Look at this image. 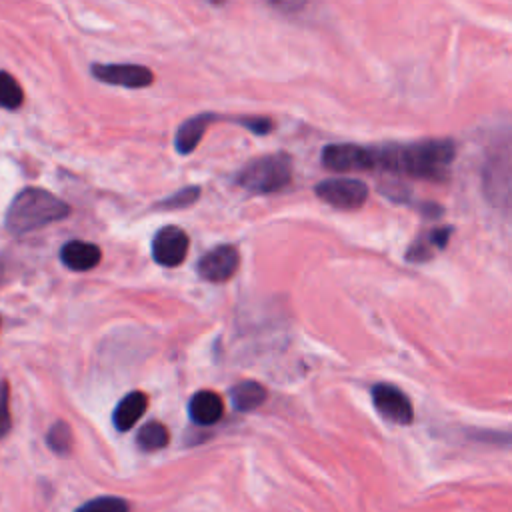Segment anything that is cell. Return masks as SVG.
<instances>
[{
	"mask_svg": "<svg viewBox=\"0 0 512 512\" xmlns=\"http://www.w3.org/2000/svg\"><path fill=\"white\" fill-rule=\"evenodd\" d=\"M90 72L96 80L122 88H144L154 80L152 70L140 64H92Z\"/></svg>",
	"mask_w": 512,
	"mask_h": 512,
	"instance_id": "8",
	"label": "cell"
},
{
	"mask_svg": "<svg viewBox=\"0 0 512 512\" xmlns=\"http://www.w3.org/2000/svg\"><path fill=\"white\" fill-rule=\"evenodd\" d=\"M322 164L332 172H360L376 170L374 146H360L350 142L328 144L322 150Z\"/></svg>",
	"mask_w": 512,
	"mask_h": 512,
	"instance_id": "4",
	"label": "cell"
},
{
	"mask_svg": "<svg viewBox=\"0 0 512 512\" xmlns=\"http://www.w3.org/2000/svg\"><path fill=\"white\" fill-rule=\"evenodd\" d=\"M146 406H148V398L144 392L140 390H134V392H128L114 408V414H112V422H114V428L118 432H126L130 430L138 420L140 416L146 412Z\"/></svg>",
	"mask_w": 512,
	"mask_h": 512,
	"instance_id": "13",
	"label": "cell"
},
{
	"mask_svg": "<svg viewBox=\"0 0 512 512\" xmlns=\"http://www.w3.org/2000/svg\"><path fill=\"white\" fill-rule=\"evenodd\" d=\"M2 272H4V268H2V264H0V278H2Z\"/></svg>",
	"mask_w": 512,
	"mask_h": 512,
	"instance_id": "22",
	"label": "cell"
},
{
	"mask_svg": "<svg viewBox=\"0 0 512 512\" xmlns=\"http://www.w3.org/2000/svg\"><path fill=\"white\" fill-rule=\"evenodd\" d=\"M372 402L378 414L394 424H410L414 420V408L408 396L392 384H376L372 388Z\"/></svg>",
	"mask_w": 512,
	"mask_h": 512,
	"instance_id": "7",
	"label": "cell"
},
{
	"mask_svg": "<svg viewBox=\"0 0 512 512\" xmlns=\"http://www.w3.org/2000/svg\"><path fill=\"white\" fill-rule=\"evenodd\" d=\"M240 264V254L232 244H218L210 248L198 260V276L208 282H226L230 280Z\"/></svg>",
	"mask_w": 512,
	"mask_h": 512,
	"instance_id": "6",
	"label": "cell"
},
{
	"mask_svg": "<svg viewBox=\"0 0 512 512\" xmlns=\"http://www.w3.org/2000/svg\"><path fill=\"white\" fill-rule=\"evenodd\" d=\"M100 256H102V252L96 244L82 242V240H70L60 250L62 264L74 272L92 270L94 266H98Z\"/></svg>",
	"mask_w": 512,
	"mask_h": 512,
	"instance_id": "12",
	"label": "cell"
},
{
	"mask_svg": "<svg viewBox=\"0 0 512 512\" xmlns=\"http://www.w3.org/2000/svg\"><path fill=\"white\" fill-rule=\"evenodd\" d=\"M452 234L450 226H442V228H434L426 234H422L420 238H416L412 242V246L406 252V260L408 262H428L430 258H434L436 250H444L448 244V238Z\"/></svg>",
	"mask_w": 512,
	"mask_h": 512,
	"instance_id": "14",
	"label": "cell"
},
{
	"mask_svg": "<svg viewBox=\"0 0 512 512\" xmlns=\"http://www.w3.org/2000/svg\"><path fill=\"white\" fill-rule=\"evenodd\" d=\"M46 444L52 452L60 454V456H66L70 450H72V430L66 422L58 420L50 426L48 434H46Z\"/></svg>",
	"mask_w": 512,
	"mask_h": 512,
	"instance_id": "17",
	"label": "cell"
},
{
	"mask_svg": "<svg viewBox=\"0 0 512 512\" xmlns=\"http://www.w3.org/2000/svg\"><path fill=\"white\" fill-rule=\"evenodd\" d=\"M198 198H200V188H198V186H186V188H180L178 192L170 194L168 198L160 200L156 206H158V208H164V210L186 208V206H192Z\"/></svg>",
	"mask_w": 512,
	"mask_h": 512,
	"instance_id": "20",
	"label": "cell"
},
{
	"mask_svg": "<svg viewBox=\"0 0 512 512\" xmlns=\"http://www.w3.org/2000/svg\"><path fill=\"white\" fill-rule=\"evenodd\" d=\"M188 414L198 426L216 424L224 414V400L212 390H198L188 402Z\"/></svg>",
	"mask_w": 512,
	"mask_h": 512,
	"instance_id": "11",
	"label": "cell"
},
{
	"mask_svg": "<svg viewBox=\"0 0 512 512\" xmlns=\"http://www.w3.org/2000/svg\"><path fill=\"white\" fill-rule=\"evenodd\" d=\"M76 512H130V506L126 500L116 496H100L94 500H88L82 504Z\"/></svg>",
	"mask_w": 512,
	"mask_h": 512,
	"instance_id": "19",
	"label": "cell"
},
{
	"mask_svg": "<svg viewBox=\"0 0 512 512\" xmlns=\"http://www.w3.org/2000/svg\"><path fill=\"white\" fill-rule=\"evenodd\" d=\"M236 184L254 194H272L292 180V158L284 152L264 154L250 160L236 174Z\"/></svg>",
	"mask_w": 512,
	"mask_h": 512,
	"instance_id": "3",
	"label": "cell"
},
{
	"mask_svg": "<svg viewBox=\"0 0 512 512\" xmlns=\"http://www.w3.org/2000/svg\"><path fill=\"white\" fill-rule=\"evenodd\" d=\"M188 234L178 226H164L154 234L152 256L160 266L174 268L184 262L188 254Z\"/></svg>",
	"mask_w": 512,
	"mask_h": 512,
	"instance_id": "9",
	"label": "cell"
},
{
	"mask_svg": "<svg viewBox=\"0 0 512 512\" xmlns=\"http://www.w3.org/2000/svg\"><path fill=\"white\" fill-rule=\"evenodd\" d=\"M70 214V206L44 188L20 190L8 206L6 228L12 234H28L58 222Z\"/></svg>",
	"mask_w": 512,
	"mask_h": 512,
	"instance_id": "2",
	"label": "cell"
},
{
	"mask_svg": "<svg viewBox=\"0 0 512 512\" xmlns=\"http://www.w3.org/2000/svg\"><path fill=\"white\" fill-rule=\"evenodd\" d=\"M170 442V434H168V428L162 424V422H146L138 434H136V444L140 450L144 452H154V450H160L164 448L166 444Z\"/></svg>",
	"mask_w": 512,
	"mask_h": 512,
	"instance_id": "16",
	"label": "cell"
},
{
	"mask_svg": "<svg viewBox=\"0 0 512 512\" xmlns=\"http://www.w3.org/2000/svg\"><path fill=\"white\" fill-rule=\"evenodd\" d=\"M266 396H268L266 388L256 380L238 382L230 390V400H232L234 408L240 412H250V410L262 406L266 402Z\"/></svg>",
	"mask_w": 512,
	"mask_h": 512,
	"instance_id": "15",
	"label": "cell"
},
{
	"mask_svg": "<svg viewBox=\"0 0 512 512\" xmlns=\"http://www.w3.org/2000/svg\"><path fill=\"white\" fill-rule=\"evenodd\" d=\"M216 120H222V116L214 114V112H202V114H196L188 120H184L178 130H176V136H174V148L180 152V154H190L198 142L202 140L206 128L216 122Z\"/></svg>",
	"mask_w": 512,
	"mask_h": 512,
	"instance_id": "10",
	"label": "cell"
},
{
	"mask_svg": "<svg viewBox=\"0 0 512 512\" xmlns=\"http://www.w3.org/2000/svg\"><path fill=\"white\" fill-rule=\"evenodd\" d=\"M456 158V142L450 138H424L410 144L374 146L378 170L406 174L420 180H446Z\"/></svg>",
	"mask_w": 512,
	"mask_h": 512,
	"instance_id": "1",
	"label": "cell"
},
{
	"mask_svg": "<svg viewBox=\"0 0 512 512\" xmlns=\"http://www.w3.org/2000/svg\"><path fill=\"white\" fill-rule=\"evenodd\" d=\"M314 192L338 210H358L368 200V186L358 178H328L316 184Z\"/></svg>",
	"mask_w": 512,
	"mask_h": 512,
	"instance_id": "5",
	"label": "cell"
},
{
	"mask_svg": "<svg viewBox=\"0 0 512 512\" xmlns=\"http://www.w3.org/2000/svg\"><path fill=\"white\" fill-rule=\"evenodd\" d=\"M24 102V92L12 74L0 72V106L8 110L20 108Z\"/></svg>",
	"mask_w": 512,
	"mask_h": 512,
	"instance_id": "18",
	"label": "cell"
},
{
	"mask_svg": "<svg viewBox=\"0 0 512 512\" xmlns=\"http://www.w3.org/2000/svg\"><path fill=\"white\" fill-rule=\"evenodd\" d=\"M10 430V388L8 382H0V438Z\"/></svg>",
	"mask_w": 512,
	"mask_h": 512,
	"instance_id": "21",
	"label": "cell"
}]
</instances>
